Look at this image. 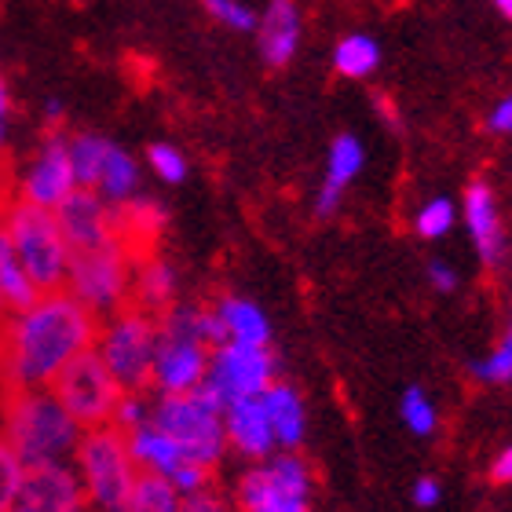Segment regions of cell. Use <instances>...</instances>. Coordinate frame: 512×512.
Here are the masks:
<instances>
[{"label": "cell", "mask_w": 512, "mask_h": 512, "mask_svg": "<svg viewBox=\"0 0 512 512\" xmlns=\"http://www.w3.org/2000/svg\"><path fill=\"white\" fill-rule=\"evenodd\" d=\"M256 44L267 66H286L300 44V11L293 0H271L256 22Z\"/></svg>", "instance_id": "d6986e66"}, {"label": "cell", "mask_w": 512, "mask_h": 512, "mask_svg": "<svg viewBox=\"0 0 512 512\" xmlns=\"http://www.w3.org/2000/svg\"><path fill=\"white\" fill-rule=\"evenodd\" d=\"M19 505L33 512L81 509L85 491H81V476H77L74 461H55V465H37V469L22 472Z\"/></svg>", "instance_id": "4fadbf2b"}, {"label": "cell", "mask_w": 512, "mask_h": 512, "mask_svg": "<svg viewBox=\"0 0 512 512\" xmlns=\"http://www.w3.org/2000/svg\"><path fill=\"white\" fill-rule=\"evenodd\" d=\"M425 278L439 293H454V289H458V271H454L447 260H432V264L425 267Z\"/></svg>", "instance_id": "74e56055"}, {"label": "cell", "mask_w": 512, "mask_h": 512, "mask_svg": "<svg viewBox=\"0 0 512 512\" xmlns=\"http://www.w3.org/2000/svg\"><path fill=\"white\" fill-rule=\"evenodd\" d=\"M55 220H59V227H63V235L74 253L107 246V242L118 238V209L110 202H103L92 187H77V191L55 209Z\"/></svg>", "instance_id": "7c38bea8"}, {"label": "cell", "mask_w": 512, "mask_h": 512, "mask_svg": "<svg viewBox=\"0 0 512 512\" xmlns=\"http://www.w3.org/2000/svg\"><path fill=\"white\" fill-rule=\"evenodd\" d=\"M472 374L480 377V381H487V384H512V348H509V344H498L491 355L476 359Z\"/></svg>", "instance_id": "836d02e7"}, {"label": "cell", "mask_w": 512, "mask_h": 512, "mask_svg": "<svg viewBox=\"0 0 512 512\" xmlns=\"http://www.w3.org/2000/svg\"><path fill=\"white\" fill-rule=\"evenodd\" d=\"M169 483L180 491V498H187V494H198V491H205V487H213V469H205L198 461H180V465L169 472Z\"/></svg>", "instance_id": "e575fe53"}, {"label": "cell", "mask_w": 512, "mask_h": 512, "mask_svg": "<svg viewBox=\"0 0 512 512\" xmlns=\"http://www.w3.org/2000/svg\"><path fill=\"white\" fill-rule=\"evenodd\" d=\"M399 417H403V425L410 428L414 436H421V439L436 436L439 410H436V403H432V395H428L421 384L403 388V395H399Z\"/></svg>", "instance_id": "83f0119b"}, {"label": "cell", "mask_w": 512, "mask_h": 512, "mask_svg": "<svg viewBox=\"0 0 512 512\" xmlns=\"http://www.w3.org/2000/svg\"><path fill=\"white\" fill-rule=\"evenodd\" d=\"M37 297H41V289L33 286V278L26 275V267L19 264V256L11 249L8 235L0 231V304H4V311H22Z\"/></svg>", "instance_id": "cb8c5ba5"}, {"label": "cell", "mask_w": 512, "mask_h": 512, "mask_svg": "<svg viewBox=\"0 0 512 512\" xmlns=\"http://www.w3.org/2000/svg\"><path fill=\"white\" fill-rule=\"evenodd\" d=\"M66 147H70V165H74L77 187H96L103 161H107L110 139L96 136V132H77V136H66Z\"/></svg>", "instance_id": "4316f807"}, {"label": "cell", "mask_w": 512, "mask_h": 512, "mask_svg": "<svg viewBox=\"0 0 512 512\" xmlns=\"http://www.w3.org/2000/svg\"><path fill=\"white\" fill-rule=\"evenodd\" d=\"M202 4L216 22H224V26H231V30H238V33L256 30V22H260L253 15V8H246L242 0H202Z\"/></svg>", "instance_id": "d6a6232c"}, {"label": "cell", "mask_w": 512, "mask_h": 512, "mask_svg": "<svg viewBox=\"0 0 512 512\" xmlns=\"http://www.w3.org/2000/svg\"><path fill=\"white\" fill-rule=\"evenodd\" d=\"M487 128H491L494 136H512V96L498 99L487 114Z\"/></svg>", "instance_id": "f35d334b"}, {"label": "cell", "mask_w": 512, "mask_h": 512, "mask_svg": "<svg viewBox=\"0 0 512 512\" xmlns=\"http://www.w3.org/2000/svg\"><path fill=\"white\" fill-rule=\"evenodd\" d=\"M8 118H11V88H8V81L0 77V128L8 125Z\"/></svg>", "instance_id": "b9f144b4"}, {"label": "cell", "mask_w": 512, "mask_h": 512, "mask_svg": "<svg viewBox=\"0 0 512 512\" xmlns=\"http://www.w3.org/2000/svg\"><path fill=\"white\" fill-rule=\"evenodd\" d=\"M381 66V44L374 37H366V33H352V37H344L337 48H333V70L341 77H370Z\"/></svg>", "instance_id": "484cf974"}, {"label": "cell", "mask_w": 512, "mask_h": 512, "mask_svg": "<svg viewBox=\"0 0 512 512\" xmlns=\"http://www.w3.org/2000/svg\"><path fill=\"white\" fill-rule=\"evenodd\" d=\"M461 213H465V227H469V238H472V246H476V253H480V260L494 267L502 260L505 235H502V216H498V202H494L491 183L472 180L469 187H465Z\"/></svg>", "instance_id": "2e32d148"}, {"label": "cell", "mask_w": 512, "mask_h": 512, "mask_svg": "<svg viewBox=\"0 0 512 512\" xmlns=\"http://www.w3.org/2000/svg\"><path fill=\"white\" fill-rule=\"evenodd\" d=\"M502 344H509V348H512V319H509V326H505V337H502Z\"/></svg>", "instance_id": "f6af8a7d"}, {"label": "cell", "mask_w": 512, "mask_h": 512, "mask_svg": "<svg viewBox=\"0 0 512 512\" xmlns=\"http://www.w3.org/2000/svg\"><path fill=\"white\" fill-rule=\"evenodd\" d=\"M209 344L187 333L158 330V352L150 370V392L154 395H191L202 388L209 370Z\"/></svg>", "instance_id": "8fae6325"}, {"label": "cell", "mask_w": 512, "mask_h": 512, "mask_svg": "<svg viewBox=\"0 0 512 512\" xmlns=\"http://www.w3.org/2000/svg\"><path fill=\"white\" fill-rule=\"evenodd\" d=\"M260 403L267 410V421H271V432L278 439V450H300V443L308 436V406H304V395L289 381H271L260 392Z\"/></svg>", "instance_id": "e0dca14e"}, {"label": "cell", "mask_w": 512, "mask_h": 512, "mask_svg": "<svg viewBox=\"0 0 512 512\" xmlns=\"http://www.w3.org/2000/svg\"><path fill=\"white\" fill-rule=\"evenodd\" d=\"M52 392L59 395V403L74 414V421L81 428L110 425V414H114V406L121 399L118 381L110 377V370L103 366L96 348L77 355L74 363L52 381Z\"/></svg>", "instance_id": "9c48e42d"}, {"label": "cell", "mask_w": 512, "mask_h": 512, "mask_svg": "<svg viewBox=\"0 0 512 512\" xmlns=\"http://www.w3.org/2000/svg\"><path fill=\"white\" fill-rule=\"evenodd\" d=\"M77 191V176L70 165V147L63 132H52L41 147L33 150L26 169L19 172V198L41 209H59V205Z\"/></svg>", "instance_id": "30bf717a"}, {"label": "cell", "mask_w": 512, "mask_h": 512, "mask_svg": "<svg viewBox=\"0 0 512 512\" xmlns=\"http://www.w3.org/2000/svg\"><path fill=\"white\" fill-rule=\"evenodd\" d=\"M132 271H136V253L121 238H114L107 246L81 249L70 256L63 289L96 319H107L132 300Z\"/></svg>", "instance_id": "8992f818"}, {"label": "cell", "mask_w": 512, "mask_h": 512, "mask_svg": "<svg viewBox=\"0 0 512 512\" xmlns=\"http://www.w3.org/2000/svg\"><path fill=\"white\" fill-rule=\"evenodd\" d=\"M128 439V450H132V461H136L139 472H158V476H169L183 458L180 443L165 432V428H158L154 421H143L139 428H132V432H125Z\"/></svg>", "instance_id": "44dd1931"}, {"label": "cell", "mask_w": 512, "mask_h": 512, "mask_svg": "<svg viewBox=\"0 0 512 512\" xmlns=\"http://www.w3.org/2000/svg\"><path fill=\"white\" fill-rule=\"evenodd\" d=\"M150 421L165 428L180 443L183 458L216 469L227 458L224 410L198 388L191 395H158L150 406Z\"/></svg>", "instance_id": "52a82bcc"}, {"label": "cell", "mask_w": 512, "mask_h": 512, "mask_svg": "<svg viewBox=\"0 0 512 512\" xmlns=\"http://www.w3.org/2000/svg\"><path fill=\"white\" fill-rule=\"evenodd\" d=\"M458 224V209L450 198H428L414 216V231L421 238H443L450 235V227Z\"/></svg>", "instance_id": "f1b7e54d"}, {"label": "cell", "mask_w": 512, "mask_h": 512, "mask_svg": "<svg viewBox=\"0 0 512 512\" xmlns=\"http://www.w3.org/2000/svg\"><path fill=\"white\" fill-rule=\"evenodd\" d=\"M410 498H414L417 509H432V505H439V498H443V487H439V480H432V476H421V480L414 483Z\"/></svg>", "instance_id": "ab89813d"}, {"label": "cell", "mask_w": 512, "mask_h": 512, "mask_svg": "<svg viewBox=\"0 0 512 512\" xmlns=\"http://www.w3.org/2000/svg\"><path fill=\"white\" fill-rule=\"evenodd\" d=\"M0 231L8 235L19 264L26 267V275L33 278V286L41 289V293L66 286V271H70L74 249L66 242L63 227H59L52 209L30 205L22 202V198L0 202Z\"/></svg>", "instance_id": "3957f363"}, {"label": "cell", "mask_w": 512, "mask_h": 512, "mask_svg": "<svg viewBox=\"0 0 512 512\" xmlns=\"http://www.w3.org/2000/svg\"><path fill=\"white\" fill-rule=\"evenodd\" d=\"M176 289H180V275L176 267L158 256L154 249L143 256H136V271H132V300L136 308L150 311V315H161L176 304Z\"/></svg>", "instance_id": "ac0fdd59"}, {"label": "cell", "mask_w": 512, "mask_h": 512, "mask_svg": "<svg viewBox=\"0 0 512 512\" xmlns=\"http://www.w3.org/2000/svg\"><path fill=\"white\" fill-rule=\"evenodd\" d=\"M147 165L154 169V176H158L161 183H183L187 180V158H183V150L172 147V143H150Z\"/></svg>", "instance_id": "f546056e"}, {"label": "cell", "mask_w": 512, "mask_h": 512, "mask_svg": "<svg viewBox=\"0 0 512 512\" xmlns=\"http://www.w3.org/2000/svg\"><path fill=\"white\" fill-rule=\"evenodd\" d=\"M22 461L15 458V450L0 439V512H8L11 505L19 502V487H22Z\"/></svg>", "instance_id": "1f68e13d"}, {"label": "cell", "mask_w": 512, "mask_h": 512, "mask_svg": "<svg viewBox=\"0 0 512 512\" xmlns=\"http://www.w3.org/2000/svg\"><path fill=\"white\" fill-rule=\"evenodd\" d=\"M66 512H85V505H81V509H66Z\"/></svg>", "instance_id": "c3c4849f"}, {"label": "cell", "mask_w": 512, "mask_h": 512, "mask_svg": "<svg viewBox=\"0 0 512 512\" xmlns=\"http://www.w3.org/2000/svg\"><path fill=\"white\" fill-rule=\"evenodd\" d=\"M216 322L224 330V344H271V322L256 300L246 297H220L213 304Z\"/></svg>", "instance_id": "ffe728a7"}, {"label": "cell", "mask_w": 512, "mask_h": 512, "mask_svg": "<svg viewBox=\"0 0 512 512\" xmlns=\"http://www.w3.org/2000/svg\"><path fill=\"white\" fill-rule=\"evenodd\" d=\"M92 348L121 392H150V370L158 352V315L125 304L121 311L99 319Z\"/></svg>", "instance_id": "277c9868"}, {"label": "cell", "mask_w": 512, "mask_h": 512, "mask_svg": "<svg viewBox=\"0 0 512 512\" xmlns=\"http://www.w3.org/2000/svg\"><path fill=\"white\" fill-rule=\"evenodd\" d=\"M74 469L81 476L85 505H92L96 512H125L128 491L139 476L125 432H118L114 425L85 428L74 450Z\"/></svg>", "instance_id": "5b68a950"}, {"label": "cell", "mask_w": 512, "mask_h": 512, "mask_svg": "<svg viewBox=\"0 0 512 512\" xmlns=\"http://www.w3.org/2000/svg\"><path fill=\"white\" fill-rule=\"evenodd\" d=\"M180 512H238V505H235V498H227L224 491L205 487V491H198V494H187Z\"/></svg>", "instance_id": "d590c367"}, {"label": "cell", "mask_w": 512, "mask_h": 512, "mask_svg": "<svg viewBox=\"0 0 512 512\" xmlns=\"http://www.w3.org/2000/svg\"><path fill=\"white\" fill-rule=\"evenodd\" d=\"M150 406H154V399L147 392H121L118 406L110 414V425L118 428V432H132L143 421H150Z\"/></svg>", "instance_id": "4dcf8cb0"}, {"label": "cell", "mask_w": 512, "mask_h": 512, "mask_svg": "<svg viewBox=\"0 0 512 512\" xmlns=\"http://www.w3.org/2000/svg\"><path fill=\"white\" fill-rule=\"evenodd\" d=\"M183 498L169 483V476L158 472H139L132 491H128L125 512H180Z\"/></svg>", "instance_id": "d4e9b609"}, {"label": "cell", "mask_w": 512, "mask_h": 512, "mask_svg": "<svg viewBox=\"0 0 512 512\" xmlns=\"http://www.w3.org/2000/svg\"><path fill=\"white\" fill-rule=\"evenodd\" d=\"M99 319L81 308L66 289H52L8 311L0 319V381L8 392L19 388H52V381L96 344Z\"/></svg>", "instance_id": "6da1fadb"}, {"label": "cell", "mask_w": 512, "mask_h": 512, "mask_svg": "<svg viewBox=\"0 0 512 512\" xmlns=\"http://www.w3.org/2000/svg\"><path fill=\"white\" fill-rule=\"evenodd\" d=\"M161 227H165V209L154 198L136 194L132 202H125L118 209V238L136 256L154 249V242L161 238Z\"/></svg>", "instance_id": "7402d4cb"}, {"label": "cell", "mask_w": 512, "mask_h": 512, "mask_svg": "<svg viewBox=\"0 0 512 512\" xmlns=\"http://www.w3.org/2000/svg\"><path fill=\"white\" fill-rule=\"evenodd\" d=\"M271 381H278V355L271 344H216L209 352L202 392L220 410H227L238 399H253Z\"/></svg>", "instance_id": "ba28073f"}, {"label": "cell", "mask_w": 512, "mask_h": 512, "mask_svg": "<svg viewBox=\"0 0 512 512\" xmlns=\"http://www.w3.org/2000/svg\"><path fill=\"white\" fill-rule=\"evenodd\" d=\"M85 436L74 414L59 403L52 388H19L4 403V443L15 450L22 469L74 461V450Z\"/></svg>", "instance_id": "7a4b0ae2"}, {"label": "cell", "mask_w": 512, "mask_h": 512, "mask_svg": "<svg viewBox=\"0 0 512 512\" xmlns=\"http://www.w3.org/2000/svg\"><path fill=\"white\" fill-rule=\"evenodd\" d=\"M253 512H311V494H275Z\"/></svg>", "instance_id": "8d00e7d4"}, {"label": "cell", "mask_w": 512, "mask_h": 512, "mask_svg": "<svg viewBox=\"0 0 512 512\" xmlns=\"http://www.w3.org/2000/svg\"><path fill=\"white\" fill-rule=\"evenodd\" d=\"M139 183H143V172H139V161L128 154L125 147L118 143H110L107 150V161H103V172H99V180L92 191L110 202L114 209H121L125 202H132L139 194Z\"/></svg>", "instance_id": "603a6c76"}, {"label": "cell", "mask_w": 512, "mask_h": 512, "mask_svg": "<svg viewBox=\"0 0 512 512\" xmlns=\"http://www.w3.org/2000/svg\"><path fill=\"white\" fill-rule=\"evenodd\" d=\"M0 158H4V128H0Z\"/></svg>", "instance_id": "7dc6e473"}, {"label": "cell", "mask_w": 512, "mask_h": 512, "mask_svg": "<svg viewBox=\"0 0 512 512\" xmlns=\"http://www.w3.org/2000/svg\"><path fill=\"white\" fill-rule=\"evenodd\" d=\"M366 165V150L359 143V136L352 132H341V136L330 143V154H326V176H322V187L315 194V216L319 220H330L337 216L344 202V191L355 183V176L363 172Z\"/></svg>", "instance_id": "5bb4252c"}, {"label": "cell", "mask_w": 512, "mask_h": 512, "mask_svg": "<svg viewBox=\"0 0 512 512\" xmlns=\"http://www.w3.org/2000/svg\"><path fill=\"white\" fill-rule=\"evenodd\" d=\"M44 118L52 121V125H59V121H63V103H59V99H48V103H44Z\"/></svg>", "instance_id": "7bdbcfd3"}, {"label": "cell", "mask_w": 512, "mask_h": 512, "mask_svg": "<svg viewBox=\"0 0 512 512\" xmlns=\"http://www.w3.org/2000/svg\"><path fill=\"white\" fill-rule=\"evenodd\" d=\"M8 512H33V509H26V505H19V502H15V505H11Z\"/></svg>", "instance_id": "bcb514c9"}, {"label": "cell", "mask_w": 512, "mask_h": 512, "mask_svg": "<svg viewBox=\"0 0 512 512\" xmlns=\"http://www.w3.org/2000/svg\"><path fill=\"white\" fill-rule=\"evenodd\" d=\"M491 480L494 483H512V447H505L498 454V461L491 465Z\"/></svg>", "instance_id": "60d3db41"}, {"label": "cell", "mask_w": 512, "mask_h": 512, "mask_svg": "<svg viewBox=\"0 0 512 512\" xmlns=\"http://www.w3.org/2000/svg\"><path fill=\"white\" fill-rule=\"evenodd\" d=\"M224 428H227V450L242 454L246 461H264L278 450V439L271 432V421H267L260 395L238 399V403L227 406Z\"/></svg>", "instance_id": "9a60e30c"}, {"label": "cell", "mask_w": 512, "mask_h": 512, "mask_svg": "<svg viewBox=\"0 0 512 512\" xmlns=\"http://www.w3.org/2000/svg\"><path fill=\"white\" fill-rule=\"evenodd\" d=\"M494 8L502 11L505 19H512V0H494Z\"/></svg>", "instance_id": "ee69618b"}]
</instances>
